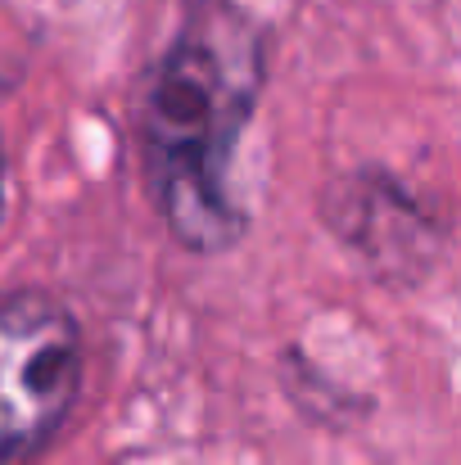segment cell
Listing matches in <instances>:
<instances>
[{
  "label": "cell",
  "instance_id": "obj_1",
  "mask_svg": "<svg viewBox=\"0 0 461 465\" xmlns=\"http://www.w3.org/2000/svg\"><path fill=\"white\" fill-rule=\"evenodd\" d=\"M267 73L263 27L231 0H195L141 95V158L167 231L199 253L240 240L231 158Z\"/></svg>",
  "mask_w": 461,
  "mask_h": 465
},
{
  "label": "cell",
  "instance_id": "obj_2",
  "mask_svg": "<svg viewBox=\"0 0 461 465\" xmlns=\"http://www.w3.org/2000/svg\"><path fill=\"white\" fill-rule=\"evenodd\" d=\"M82 389V330L41 294L0 299V465L41 452Z\"/></svg>",
  "mask_w": 461,
  "mask_h": 465
},
{
  "label": "cell",
  "instance_id": "obj_3",
  "mask_svg": "<svg viewBox=\"0 0 461 465\" xmlns=\"http://www.w3.org/2000/svg\"><path fill=\"white\" fill-rule=\"evenodd\" d=\"M0 217H5V145H0Z\"/></svg>",
  "mask_w": 461,
  "mask_h": 465
}]
</instances>
